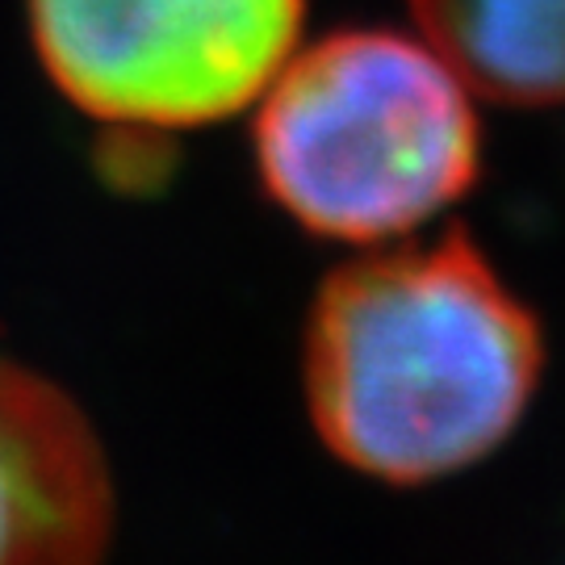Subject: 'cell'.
I'll return each instance as SVG.
<instances>
[{"mask_svg": "<svg viewBox=\"0 0 565 565\" xmlns=\"http://www.w3.org/2000/svg\"><path fill=\"white\" fill-rule=\"evenodd\" d=\"M114 473L76 398L0 356V565H102Z\"/></svg>", "mask_w": 565, "mask_h": 565, "instance_id": "277c9868", "label": "cell"}, {"mask_svg": "<svg viewBox=\"0 0 565 565\" xmlns=\"http://www.w3.org/2000/svg\"><path fill=\"white\" fill-rule=\"evenodd\" d=\"M411 13L469 93L503 105L565 102V0H411Z\"/></svg>", "mask_w": 565, "mask_h": 565, "instance_id": "5b68a950", "label": "cell"}, {"mask_svg": "<svg viewBox=\"0 0 565 565\" xmlns=\"http://www.w3.org/2000/svg\"><path fill=\"white\" fill-rule=\"evenodd\" d=\"M541 364L532 310L461 231H448L327 277L306 327V403L343 465L424 486L503 445Z\"/></svg>", "mask_w": 565, "mask_h": 565, "instance_id": "6da1fadb", "label": "cell"}, {"mask_svg": "<svg viewBox=\"0 0 565 565\" xmlns=\"http://www.w3.org/2000/svg\"><path fill=\"white\" fill-rule=\"evenodd\" d=\"M39 55L84 114L202 126L260 102L302 0H30Z\"/></svg>", "mask_w": 565, "mask_h": 565, "instance_id": "3957f363", "label": "cell"}, {"mask_svg": "<svg viewBox=\"0 0 565 565\" xmlns=\"http://www.w3.org/2000/svg\"><path fill=\"white\" fill-rule=\"evenodd\" d=\"M256 156L302 226L373 243L469 193L482 126L473 93L424 39L343 30L289 55L260 93Z\"/></svg>", "mask_w": 565, "mask_h": 565, "instance_id": "7a4b0ae2", "label": "cell"}]
</instances>
